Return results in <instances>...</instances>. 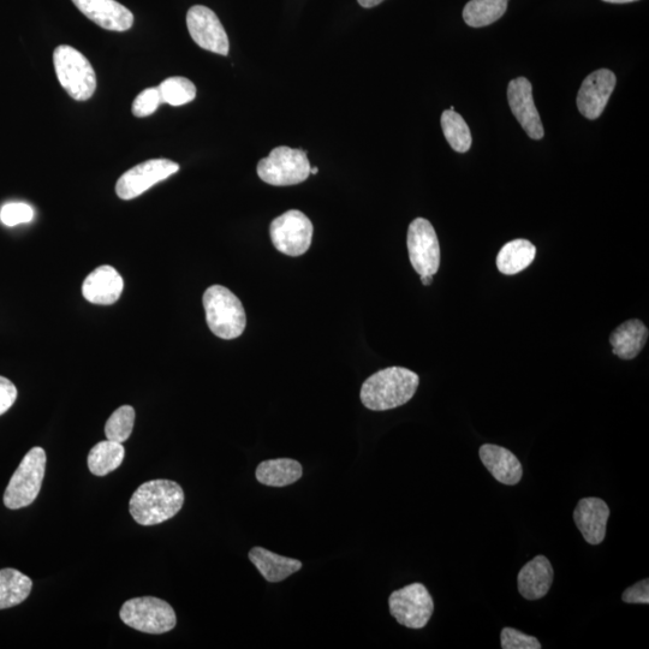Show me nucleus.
I'll return each mask as SVG.
<instances>
[{
  "instance_id": "f257e3e1",
  "label": "nucleus",
  "mask_w": 649,
  "mask_h": 649,
  "mask_svg": "<svg viewBox=\"0 0 649 649\" xmlns=\"http://www.w3.org/2000/svg\"><path fill=\"white\" fill-rule=\"evenodd\" d=\"M420 384L419 375L404 367H389L369 377L361 387L363 406L385 412L407 404Z\"/></svg>"
},
{
  "instance_id": "f03ea898",
  "label": "nucleus",
  "mask_w": 649,
  "mask_h": 649,
  "mask_svg": "<svg viewBox=\"0 0 649 649\" xmlns=\"http://www.w3.org/2000/svg\"><path fill=\"white\" fill-rule=\"evenodd\" d=\"M184 504L182 487L171 480H151L130 498L129 510L141 526H156L170 520Z\"/></svg>"
},
{
  "instance_id": "7ed1b4c3",
  "label": "nucleus",
  "mask_w": 649,
  "mask_h": 649,
  "mask_svg": "<svg viewBox=\"0 0 649 649\" xmlns=\"http://www.w3.org/2000/svg\"><path fill=\"white\" fill-rule=\"evenodd\" d=\"M202 302L207 325L217 337L235 339L246 330V311L240 299L228 288L213 285L205 291Z\"/></svg>"
},
{
  "instance_id": "20e7f679",
  "label": "nucleus",
  "mask_w": 649,
  "mask_h": 649,
  "mask_svg": "<svg viewBox=\"0 0 649 649\" xmlns=\"http://www.w3.org/2000/svg\"><path fill=\"white\" fill-rule=\"evenodd\" d=\"M59 83L71 98L86 101L97 89V75L88 59L68 45L58 46L53 52Z\"/></svg>"
},
{
  "instance_id": "39448f33",
  "label": "nucleus",
  "mask_w": 649,
  "mask_h": 649,
  "mask_svg": "<svg viewBox=\"0 0 649 649\" xmlns=\"http://www.w3.org/2000/svg\"><path fill=\"white\" fill-rule=\"evenodd\" d=\"M46 468V452L33 448L23 458L19 468L10 479L4 493V504L10 510H19L31 505L38 498L43 486Z\"/></svg>"
},
{
  "instance_id": "423d86ee",
  "label": "nucleus",
  "mask_w": 649,
  "mask_h": 649,
  "mask_svg": "<svg viewBox=\"0 0 649 649\" xmlns=\"http://www.w3.org/2000/svg\"><path fill=\"white\" fill-rule=\"evenodd\" d=\"M311 169L305 151L282 146L272 150L269 157L261 159L256 171L265 183L288 187L307 181Z\"/></svg>"
},
{
  "instance_id": "0eeeda50",
  "label": "nucleus",
  "mask_w": 649,
  "mask_h": 649,
  "mask_svg": "<svg viewBox=\"0 0 649 649\" xmlns=\"http://www.w3.org/2000/svg\"><path fill=\"white\" fill-rule=\"evenodd\" d=\"M119 616L128 627L153 635L169 633L177 623L171 605L153 597L128 600L122 606Z\"/></svg>"
},
{
  "instance_id": "6e6552de",
  "label": "nucleus",
  "mask_w": 649,
  "mask_h": 649,
  "mask_svg": "<svg viewBox=\"0 0 649 649\" xmlns=\"http://www.w3.org/2000/svg\"><path fill=\"white\" fill-rule=\"evenodd\" d=\"M391 615L404 627L425 628L434 611V603L428 589L422 583H413L390 595Z\"/></svg>"
},
{
  "instance_id": "1a4fd4ad",
  "label": "nucleus",
  "mask_w": 649,
  "mask_h": 649,
  "mask_svg": "<svg viewBox=\"0 0 649 649\" xmlns=\"http://www.w3.org/2000/svg\"><path fill=\"white\" fill-rule=\"evenodd\" d=\"M311 220L297 210H291L277 217L270 226L273 246L289 256H301L311 248L313 240Z\"/></svg>"
},
{
  "instance_id": "9d476101",
  "label": "nucleus",
  "mask_w": 649,
  "mask_h": 649,
  "mask_svg": "<svg viewBox=\"0 0 649 649\" xmlns=\"http://www.w3.org/2000/svg\"><path fill=\"white\" fill-rule=\"evenodd\" d=\"M410 263L420 276H434L440 267V246L436 230L425 218L415 219L408 230Z\"/></svg>"
},
{
  "instance_id": "9b49d317",
  "label": "nucleus",
  "mask_w": 649,
  "mask_h": 649,
  "mask_svg": "<svg viewBox=\"0 0 649 649\" xmlns=\"http://www.w3.org/2000/svg\"><path fill=\"white\" fill-rule=\"evenodd\" d=\"M180 165L169 159H152L125 172L116 184V193L122 200H133L157 183L175 175Z\"/></svg>"
},
{
  "instance_id": "f8f14e48",
  "label": "nucleus",
  "mask_w": 649,
  "mask_h": 649,
  "mask_svg": "<svg viewBox=\"0 0 649 649\" xmlns=\"http://www.w3.org/2000/svg\"><path fill=\"white\" fill-rule=\"evenodd\" d=\"M187 26L190 37L201 49L228 56L230 50L228 34L222 22L211 9L195 5L187 14Z\"/></svg>"
},
{
  "instance_id": "ddd939ff",
  "label": "nucleus",
  "mask_w": 649,
  "mask_h": 649,
  "mask_svg": "<svg viewBox=\"0 0 649 649\" xmlns=\"http://www.w3.org/2000/svg\"><path fill=\"white\" fill-rule=\"evenodd\" d=\"M508 100L512 113L529 138L543 139L545 130L537 106L534 104L532 83L526 77H517L510 81Z\"/></svg>"
},
{
  "instance_id": "4468645a",
  "label": "nucleus",
  "mask_w": 649,
  "mask_h": 649,
  "mask_svg": "<svg viewBox=\"0 0 649 649\" xmlns=\"http://www.w3.org/2000/svg\"><path fill=\"white\" fill-rule=\"evenodd\" d=\"M616 83V75L607 69L594 71L587 76L576 99L581 115L591 121L599 118L615 91Z\"/></svg>"
},
{
  "instance_id": "2eb2a0df",
  "label": "nucleus",
  "mask_w": 649,
  "mask_h": 649,
  "mask_svg": "<svg viewBox=\"0 0 649 649\" xmlns=\"http://www.w3.org/2000/svg\"><path fill=\"white\" fill-rule=\"evenodd\" d=\"M76 8L95 25L113 32H127L133 27L134 15L116 0H73Z\"/></svg>"
},
{
  "instance_id": "dca6fc26",
  "label": "nucleus",
  "mask_w": 649,
  "mask_h": 649,
  "mask_svg": "<svg viewBox=\"0 0 649 649\" xmlns=\"http://www.w3.org/2000/svg\"><path fill=\"white\" fill-rule=\"evenodd\" d=\"M123 289V278L115 267L104 265L88 275L82 285V294L93 305L110 306L119 300Z\"/></svg>"
},
{
  "instance_id": "f3484780",
  "label": "nucleus",
  "mask_w": 649,
  "mask_h": 649,
  "mask_svg": "<svg viewBox=\"0 0 649 649\" xmlns=\"http://www.w3.org/2000/svg\"><path fill=\"white\" fill-rule=\"evenodd\" d=\"M609 517V506L600 498H583L574 511L575 525L591 545L603 543Z\"/></svg>"
},
{
  "instance_id": "a211bd4d",
  "label": "nucleus",
  "mask_w": 649,
  "mask_h": 649,
  "mask_svg": "<svg viewBox=\"0 0 649 649\" xmlns=\"http://www.w3.org/2000/svg\"><path fill=\"white\" fill-rule=\"evenodd\" d=\"M481 462L500 484L514 486L521 481L523 468L520 460L503 446L485 444L479 451Z\"/></svg>"
},
{
  "instance_id": "6ab92c4d",
  "label": "nucleus",
  "mask_w": 649,
  "mask_h": 649,
  "mask_svg": "<svg viewBox=\"0 0 649 649\" xmlns=\"http://www.w3.org/2000/svg\"><path fill=\"white\" fill-rule=\"evenodd\" d=\"M555 571L545 556H537L518 573V592L527 600H539L549 593Z\"/></svg>"
},
{
  "instance_id": "aec40b11",
  "label": "nucleus",
  "mask_w": 649,
  "mask_h": 649,
  "mask_svg": "<svg viewBox=\"0 0 649 649\" xmlns=\"http://www.w3.org/2000/svg\"><path fill=\"white\" fill-rule=\"evenodd\" d=\"M647 339V326L641 320L631 319L612 332L610 344L619 359L633 360L645 348Z\"/></svg>"
},
{
  "instance_id": "412c9836",
  "label": "nucleus",
  "mask_w": 649,
  "mask_h": 649,
  "mask_svg": "<svg viewBox=\"0 0 649 649\" xmlns=\"http://www.w3.org/2000/svg\"><path fill=\"white\" fill-rule=\"evenodd\" d=\"M249 559L264 579L272 583L284 581L302 568V563L297 559L279 556L263 547L250 550Z\"/></svg>"
},
{
  "instance_id": "4be33fe9",
  "label": "nucleus",
  "mask_w": 649,
  "mask_h": 649,
  "mask_svg": "<svg viewBox=\"0 0 649 649\" xmlns=\"http://www.w3.org/2000/svg\"><path fill=\"white\" fill-rule=\"evenodd\" d=\"M303 475L300 462L291 458H277L261 462L256 468L255 476L260 484L270 487H285L295 484Z\"/></svg>"
},
{
  "instance_id": "5701e85b",
  "label": "nucleus",
  "mask_w": 649,
  "mask_h": 649,
  "mask_svg": "<svg viewBox=\"0 0 649 649\" xmlns=\"http://www.w3.org/2000/svg\"><path fill=\"white\" fill-rule=\"evenodd\" d=\"M535 255H537V248H535L534 244L518 238V240L506 243L500 249L497 256L498 270L505 276L517 275V273L525 271L527 267L531 266Z\"/></svg>"
},
{
  "instance_id": "b1692460",
  "label": "nucleus",
  "mask_w": 649,
  "mask_h": 649,
  "mask_svg": "<svg viewBox=\"0 0 649 649\" xmlns=\"http://www.w3.org/2000/svg\"><path fill=\"white\" fill-rule=\"evenodd\" d=\"M33 582L16 569L0 570V610L23 603L32 592Z\"/></svg>"
},
{
  "instance_id": "393cba45",
  "label": "nucleus",
  "mask_w": 649,
  "mask_h": 649,
  "mask_svg": "<svg viewBox=\"0 0 649 649\" xmlns=\"http://www.w3.org/2000/svg\"><path fill=\"white\" fill-rule=\"evenodd\" d=\"M124 455L125 450L121 443L104 440L89 451L88 468L94 475L105 476L121 467Z\"/></svg>"
},
{
  "instance_id": "a878e982",
  "label": "nucleus",
  "mask_w": 649,
  "mask_h": 649,
  "mask_svg": "<svg viewBox=\"0 0 649 649\" xmlns=\"http://www.w3.org/2000/svg\"><path fill=\"white\" fill-rule=\"evenodd\" d=\"M509 0H470L463 10V19L473 28L492 25L502 19Z\"/></svg>"
},
{
  "instance_id": "bb28decb",
  "label": "nucleus",
  "mask_w": 649,
  "mask_h": 649,
  "mask_svg": "<svg viewBox=\"0 0 649 649\" xmlns=\"http://www.w3.org/2000/svg\"><path fill=\"white\" fill-rule=\"evenodd\" d=\"M442 128L446 141L449 142L452 150L458 153H466L472 147V134L468 124L457 112L446 110L442 115Z\"/></svg>"
},
{
  "instance_id": "cd10ccee",
  "label": "nucleus",
  "mask_w": 649,
  "mask_h": 649,
  "mask_svg": "<svg viewBox=\"0 0 649 649\" xmlns=\"http://www.w3.org/2000/svg\"><path fill=\"white\" fill-rule=\"evenodd\" d=\"M158 91L162 104L171 106L186 105L196 97V87L186 77H170L160 83Z\"/></svg>"
},
{
  "instance_id": "c85d7f7f",
  "label": "nucleus",
  "mask_w": 649,
  "mask_h": 649,
  "mask_svg": "<svg viewBox=\"0 0 649 649\" xmlns=\"http://www.w3.org/2000/svg\"><path fill=\"white\" fill-rule=\"evenodd\" d=\"M135 424V409L130 406L118 408L105 426V436L112 442L124 443L132 436Z\"/></svg>"
},
{
  "instance_id": "c756f323",
  "label": "nucleus",
  "mask_w": 649,
  "mask_h": 649,
  "mask_svg": "<svg viewBox=\"0 0 649 649\" xmlns=\"http://www.w3.org/2000/svg\"><path fill=\"white\" fill-rule=\"evenodd\" d=\"M34 210L31 206L23 202H11L3 206L0 211V220L7 226H16L23 223L32 222Z\"/></svg>"
},
{
  "instance_id": "7c9ffc66",
  "label": "nucleus",
  "mask_w": 649,
  "mask_h": 649,
  "mask_svg": "<svg viewBox=\"0 0 649 649\" xmlns=\"http://www.w3.org/2000/svg\"><path fill=\"white\" fill-rule=\"evenodd\" d=\"M162 104L158 87L147 88L134 100L132 111L135 117L144 118L153 115Z\"/></svg>"
},
{
  "instance_id": "2f4dec72",
  "label": "nucleus",
  "mask_w": 649,
  "mask_h": 649,
  "mask_svg": "<svg viewBox=\"0 0 649 649\" xmlns=\"http://www.w3.org/2000/svg\"><path fill=\"white\" fill-rule=\"evenodd\" d=\"M503 649H540L537 637L521 633L514 628H504L500 634Z\"/></svg>"
},
{
  "instance_id": "473e14b6",
  "label": "nucleus",
  "mask_w": 649,
  "mask_h": 649,
  "mask_svg": "<svg viewBox=\"0 0 649 649\" xmlns=\"http://www.w3.org/2000/svg\"><path fill=\"white\" fill-rule=\"evenodd\" d=\"M622 600L627 604H649V580H642L625 589Z\"/></svg>"
},
{
  "instance_id": "72a5a7b5",
  "label": "nucleus",
  "mask_w": 649,
  "mask_h": 649,
  "mask_svg": "<svg viewBox=\"0 0 649 649\" xmlns=\"http://www.w3.org/2000/svg\"><path fill=\"white\" fill-rule=\"evenodd\" d=\"M17 400V389L8 378L0 375V416L7 413Z\"/></svg>"
},
{
  "instance_id": "f704fd0d",
  "label": "nucleus",
  "mask_w": 649,
  "mask_h": 649,
  "mask_svg": "<svg viewBox=\"0 0 649 649\" xmlns=\"http://www.w3.org/2000/svg\"><path fill=\"white\" fill-rule=\"evenodd\" d=\"M357 2H359L361 7L369 9L377 7V5L383 3L384 0H357Z\"/></svg>"
},
{
  "instance_id": "c9c22d12",
  "label": "nucleus",
  "mask_w": 649,
  "mask_h": 649,
  "mask_svg": "<svg viewBox=\"0 0 649 649\" xmlns=\"http://www.w3.org/2000/svg\"><path fill=\"white\" fill-rule=\"evenodd\" d=\"M421 282L425 287H430L433 282V276H421Z\"/></svg>"
},
{
  "instance_id": "e433bc0d",
  "label": "nucleus",
  "mask_w": 649,
  "mask_h": 649,
  "mask_svg": "<svg viewBox=\"0 0 649 649\" xmlns=\"http://www.w3.org/2000/svg\"><path fill=\"white\" fill-rule=\"evenodd\" d=\"M604 2L612 4H627L637 2V0H604Z\"/></svg>"
},
{
  "instance_id": "4c0bfd02",
  "label": "nucleus",
  "mask_w": 649,
  "mask_h": 649,
  "mask_svg": "<svg viewBox=\"0 0 649 649\" xmlns=\"http://www.w3.org/2000/svg\"><path fill=\"white\" fill-rule=\"evenodd\" d=\"M318 172H319L318 168L311 169V174H313V175H317Z\"/></svg>"
}]
</instances>
